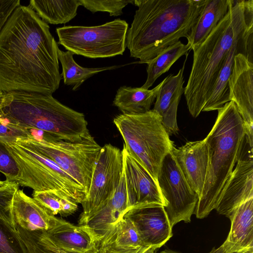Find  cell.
<instances>
[{
	"label": "cell",
	"instance_id": "cell-27",
	"mask_svg": "<svg viewBox=\"0 0 253 253\" xmlns=\"http://www.w3.org/2000/svg\"><path fill=\"white\" fill-rule=\"evenodd\" d=\"M58 60L61 63L62 72L61 74L64 83L72 85L75 90L87 79L100 72L113 70L118 66L86 68L78 65L74 60L73 54L69 51L58 50Z\"/></svg>",
	"mask_w": 253,
	"mask_h": 253
},
{
	"label": "cell",
	"instance_id": "cell-14",
	"mask_svg": "<svg viewBox=\"0 0 253 253\" xmlns=\"http://www.w3.org/2000/svg\"><path fill=\"white\" fill-rule=\"evenodd\" d=\"M123 217L133 222L145 246L157 249L172 236V227L162 205H136L129 208Z\"/></svg>",
	"mask_w": 253,
	"mask_h": 253
},
{
	"label": "cell",
	"instance_id": "cell-2",
	"mask_svg": "<svg viewBox=\"0 0 253 253\" xmlns=\"http://www.w3.org/2000/svg\"><path fill=\"white\" fill-rule=\"evenodd\" d=\"M206 0H135L126 36L130 57L147 63L168 46L187 38Z\"/></svg>",
	"mask_w": 253,
	"mask_h": 253
},
{
	"label": "cell",
	"instance_id": "cell-21",
	"mask_svg": "<svg viewBox=\"0 0 253 253\" xmlns=\"http://www.w3.org/2000/svg\"><path fill=\"white\" fill-rule=\"evenodd\" d=\"M130 208L123 174L120 184L114 194L88 218L85 225L92 231L97 241L112 229Z\"/></svg>",
	"mask_w": 253,
	"mask_h": 253
},
{
	"label": "cell",
	"instance_id": "cell-15",
	"mask_svg": "<svg viewBox=\"0 0 253 253\" xmlns=\"http://www.w3.org/2000/svg\"><path fill=\"white\" fill-rule=\"evenodd\" d=\"M123 175L131 207L138 204L155 203L165 206L157 182L123 147Z\"/></svg>",
	"mask_w": 253,
	"mask_h": 253
},
{
	"label": "cell",
	"instance_id": "cell-5",
	"mask_svg": "<svg viewBox=\"0 0 253 253\" xmlns=\"http://www.w3.org/2000/svg\"><path fill=\"white\" fill-rule=\"evenodd\" d=\"M0 117L28 130L69 141L81 140L89 130L84 114L63 105L51 94L25 91L3 94Z\"/></svg>",
	"mask_w": 253,
	"mask_h": 253
},
{
	"label": "cell",
	"instance_id": "cell-28",
	"mask_svg": "<svg viewBox=\"0 0 253 253\" xmlns=\"http://www.w3.org/2000/svg\"><path fill=\"white\" fill-rule=\"evenodd\" d=\"M33 198L52 215L67 217L78 210V203L66 194L57 190L33 191Z\"/></svg>",
	"mask_w": 253,
	"mask_h": 253
},
{
	"label": "cell",
	"instance_id": "cell-10",
	"mask_svg": "<svg viewBox=\"0 0 253 253\" xmlns=\"http://www.w3.org/2000/svg\"><path fill=\"white\" fill-rule=\"evenodd\" d=\"M123 174L122 151L111 144H105L102 147L86 198L81 204L83 211L78 220L79 225H85L88 218L112 196Z\"/></svg>",
	"mask_w": 253,
	"mask_h": 253
},
{
	"label": "cell",
	"instance_id": "cell-34",
	"mask_svg": "<svg viewBox=\"0 0 253 253\" xmlns=\"http://www.w3.org/2000/svg\"><path fill=\"white\" fill-rule=\"evenodd\" d=\"M34 137L32 130L26 129L0 117V140L4 143L15 142L19 139Z\"/></svg>",
	"mask_w": 253,
	"mask_h": 253
},
{
	"label": "cell",
	"instance_id": "cell-22",
	"mask_svg": "<svg viewBox=\"0 0 253 253\" xmlns=\"http://www.w3.org/2000/svg\"><path fill=\"white\" fill-rule=\"evenodd\" d=\"M44 232L57 247L72 252L84 253L96 242L92 231L87 226L75 225L62 219Z\"/></svg>",
	"mask_w": 253,
	"mask_h": 253
},
{
	"label": "cell",
	"instance_id": "cell-3",
	"mask_svg": "<svg viewBox=\"0 0 253 253\" xmlns=\"http://www.w3.org/2000/svg\"><path fill=\"white\" fill-rule=\"evenodd\" d=\"M252 25L253 0H230L226 15L202 43L192 48L193 63L184 94L194 118L202 112L235 40Z\"/></svg>",
	"mask_w": 253,
	"mask_h": 253
},
{
	"label": "cell",
	"instance_id": "cell-13",
	"mask_svg": "<svg viewBox=\"0 0 253 253\" xmlns=\"http://www.w3.org/2000/svg\"><path fill=\"white\" fill-rule=\"evenodd\" d=\"M253 57L242 53L234 57L228 81L229 97L243 120L246 137L253 146Z\"/></svg>",
	"mask_w": 253,
	"mask_h": 253
},
{
	"label": "cell",
	"instance_id": "cell-33",
	"mask_svg": "<svg viewBox=\"0 0 253 253\" xmlns=\"http://www.w3.org/2000/svg\"><path fill=\"white\" fill-rule=\"evenodd\" d=\"M81 5L92 13L107 12L110 16H117L123 14V9L133 0H79Z\"/></svg>",
	"mask_w": 253,
	"mask_h": 253
},
{
	"label": "cell",
	"instance_id": "cell-26",
	"mask_svg": "<svg viewBox=\"0 0 253 253\" xmlns=\"http://www.w3.org/2000/svg\"><path fill=\"white\" fill-rule=\"evenodd\" d=\"M190 50V46L188 44H184L180 40L165 48L147 63V77L141 87L148 89L156 80L167 72L180 57L184 55H188Z\"/></svg>",
	"mask_w": 253,
	"mask_h": 253
},
{
	"label": "cell",
	"instance_id": "cell-17",
	"mask_svg": "<svg viewBox=\"0 0 253 253\" xmlns=\"http://www.w3.org/2000/svg\"><path fill=\"white\" fill-rule=\"evenodd\" d=\"M175 160L190 188L201 196L205 184L208 165V149L205 138L188 141L171 150Z\"/></svg>",
	"mask_w": 253,
	"mask_h": 253
},
{
	"label": "cell",
	"instance_id": "cell-31",
	"mask_svg": "<svg viewBox=\"0 0 253 253\" xmlns=\"http://www.w3.org/2000/svg\"><path fill=\"white\" fill-rule=\"evenodd\" d=\"M0 253H29L17 230L0 218Z\"/></svg>",
	"mask_w": 253,
	"mask_h": 253
},
{
	"label": "cell",
	"instance_id": "cell-6",
	"mask_svg": "<svg viewBox=\"0 0 253 253\" xmlns=\"http://www.w3.org/2000/svg\"><path fill=\"white\" fill-rule=\"evenodd\" d=\"M162 121L152 109L141 114L122 113L113 120L126 149L157 182L161 163L174 146Z\"/></svg>",
	"mask_w": 253,
	"mask_h": 253
},
{
	"label": "cell",
	"instance_id": "cell-24",
	"mask_svg": "<svg viewBox=\"0 0 253 253\" xmlns=\"http://www.w3.org/2000/svg\"><path fill=\"white\" fill-rule=\"evenodd\" d=\"M163 80L152 89L140 87L121 86L113 101L123 114H141L150 110L158 91L164 83Z\"/></svg>",
	"mask_w": 253,
	"mask_h": 253
},
{
	"label": "cell",
	"instance_id": "cell-23",
	"mask_svg": "<svg viewBox=\"0 0 253 253\" xmlns=\"http://www.w3.org/2000/svg\"><path fill=\"white\" fill-rule=\"evenodd\" d=\"M230 0H206L199 18L186 38L192 48L202 43L227 14Z\"/></svg>",
	"mask_w": 253,
	"mask_h": 253
},
{
	"label": "cell",
	"instance_id": "cell-20",
	"mask_svg": "<svg viewBox=\"0 0 253 253\" xmlns=\"http://www.w3.org/2000/svg\"><path fill=\"white\" fill-rule=\"evenodd\" d=\"M12 210L15 224L28 231L48 230L60 219L49 214L33 198L18 189L14 196Z\"/></svg>",
	"mask_w": 253,
	"mask_h": 253
},
{
	"label": "cell",
	"instance_id": "cell-30",
	"mask_svg": "<svg viewBox=\"0 0 253 253\" xmlns=\"http://www.w3.org/2000/svg\"><path fill=\"white\" fill-rule=\"evenodd\" d=\"M23 241L29 253H80L72 252L57 247L45 235L43 230L28 231ZM84 253H96V243Z\"/></svg>",
	"mask_w": 253,
	"mask_h": 253
},
{
	"label": "cell",
	"instance_id": "cell-7",
	"mask_svg": "<svg viewBox=\"0 0 253 253\" xmlns=\"http://www.w3.org/2000/svg\"><path fill=\"white\" fill-rule=\"evenodd\" d=\"M18 169L14 181L34 191L57 190L82 204L87 194L84 187L55 162L35 149L18 143H4Z\"/></svg>",
	"mask_w": 253,
	"mask_h": 253
},
{
	"label": "cell",
	"instance_id": "cell-4",
	"mask_svg": "<svg viewBox=\"0 0 253 253\" xmlns=\"http://www.w3.org/2000/svg\"><path fill=\"white\" fill-rule=\"evenodd\" d=\"M246 139V129L235 103L230 101L218 110L211 131L205 138L208 165L205 184L194 213L207 217L215 209L221 191L240 157Z\"/></svg>",
	"mask_w": 253,
	"mask_h": 253
},
{
	"label": "cell",
	"instance_id": "cell-29",
	"mask_svg": "<svg viewBox=\"0 0 253 253\" xmlns=\"http://www.w3.org/2000/svg\"><path fill=\"white\" fill-rule=\"evenodd\" d=\"M102 238H110L116 246L122 248L145 246L133 222L125 217L121 218L114 228L101 239Z\"/></svg>",
	"mask_w": 253,
	"mask_h": 253
},
{
	"label": "cell",
	"instance_id": "cell-35",
	"mask_svg": "<svg viewBox=\"0 0 253 253\" xmlns=\"http://www.w3.org/2000/svg\"><path fill=\"white\" fill-rule=\"evenodd\" d=\"M0 172L4 175L6 180L14 181L18 173L16 163L9 153L5 144L0 140Z\"/></svg>",
	"mask_w": 253,
	"mask_h": 253
},
{
	"label": "cell",
	"instance_id": "cell-32",
	"mask_svg": "<svg viewBox=\"0 0 253 253\" xmlns=\"http://www.w3.org/2000/svg\"><path fill=\"white\" fill-rule=\"evenodd\" d=\"M18 186L15 181H13L0 188V218L9 223L14 229L16 228L12 204L15 193L18 189Z\"/></svg>",
	"mask_w": 253,
	"mask_h": 253
},
{
	"label": "cell",
	"instance_id": "cell-25",
	"mask_svg": "<svg viewBox=\"0 0 253 253\" xmlns=\"http://www.w3.org/2000/svg\"><path fill=\"white\" fill-rule=\"evenodd\" d=\"M80 5L79 0H31L28 5L44 22L55 25L71 21L77 15Z\"/></svg>",
	"mask_w": 253,
	"mask_h": 253
},
{
	"label": "cell",
	"instance_id": "cell-38",
	"mask_svg": "<svg viewBox=\"0 0 253 253\" xmlns=\"http://www.w3.org/2000/svg\"><path fill=\"white\" fill-rule=\"evenodd\" d=\"M209 253H227L222 245L217 248H213L211 251Z\"/></svg>",
	"mask_w": 253,
	"mask_h": 253
},
{
	"label": "cell",
	"instance_id": "cell-42",
	"mask_svg": "<svg viewBox=\"0 0 253 253\" xmlns=\"http://www.w3.org/2000/svg\"><path fill=\"white\" fill-rule=\"evenodd\" d=\"M2 93L1 92H0V98L1 97L2 95Z\"/></svg>",
	"mask_w": 253,
	"mask_h": 253
},
{
	"label": "cell",
	"instance_id": "cell-36",
	"mask_svg": "<svg viewBox=\"0 0 253 253\" xmlns=\"http://www.w3.org/2000/svg\"><path fill=\"white\" fill-rule=\"evenodd\" d=\"M96 253H144L150 247L141 246L126 249L116 246L110 238H102L96 242Z\"/></svg>",
	"mask_w": 253,
	"mask_h": 253
},
{
	"label": "cell",
	"instance_id": "cell-40",
	"mask_svg": "<svg viewBox=\"0 0 253 253\" xmlns=\"http://www.w3.org/2000/svg\"><path fill=\"white\" fill-rule=\"evenodd\" d=\"M156 249L155 248L150 247L144 252V253H156Z\"/></svg>",
	"mask_w": 253,
	"mask_h": 253
},
{
	"label": "cell",
	"instance_id": "cell-16",
	"mask_svg": "<svg viewBox=\"0 0 253 253\" xmlns=\"http://www.w3.org/2000/svg\"><path fill=\"white\" fill-rule=\"evenodd\" d=\"M242 53L253 57V25L249 26L235 40L228 50L213 89L202 111L218 110L230 101L228 81L235 56Z\"/></svg>",
	"mask_w": 253,
	"mask_h": 253
},
{
	"label": "cell",
	"instance_id": "cell-9",
	"mask_svg": "<svg viewBox=\"0 0 253 253\" xmlns=\"http://www.w3.org/2000/svg\"><path fill=\"white\" fill-rule=\"evenodd\" d=\"M128 29L127 22L120 19L95 26H63L56 30L57 44L88 58L114 57L124 52Z\"/></svg>",
	"mask_w": 253,
	"mask_h": 253
},
{
	"label": "cell",
	"instance_id": "cell-18",
	"mask_svg": "<svg viewBox=\"0 0 253 253\" xmlns=\"http://www.w3.org/2000/svg\"><path fill=\"white\" fill-rule=\"evenodd\" d=\"M186 59L176 75L169 74L164 79L152 109L161 117L162 125L169 136L177 133L179 130L177 111L184 92L183 72Z\"/></svg>",
	"mask_w": 253,
	"mask_h": 253
},
{
	"label": "cell",
	"instance_id": "cell-12",
	"mask_svg": "<svg viewBox=\"0 0 253 253\" xmlns=\"http://www.w3.org/2000/svg\"><path fill=\"white\" fill-rule=\"evenodd\" d=\"M253 147L246 138L239 159L215 208L218 213L228 218L235 209L253 198Z\"/></svg>",
	"mask_w": 253,
	"mask_h": 253
},
{
	"label": "cell",
	"instance_id": "cell-1",
	"mask_svg": "<svg viewBox=\"0 0 253 253\" xmlns=\"http://www.w3.org/2000/svg\"><path fill=\"white\" fill-rule=\"evenodd\" d=\"M58 49L48 25L19 5L0 33V92L52 95L62 79Z\"/></svg>",
	"mask_w": 253,
	"mask_h": 253
},
{
	"label": "cell",
	"instance_id": "cell-39",
	"mask_svg": "<svg viewBox=\"0 0 253 253\" xmlns=\"http://www.w3.org/2000/svg\"><path fill=\"white\" fill-rule=\"evenodd\" d=\"M160 253H180L178 252L170 250V249H165L162 252H160Z\"/></svg>",
	"mask_w": 253,
	"mask_h": 253
},
{
	"label": "cell",
	"instance_id": "cell-41",
	"mask_svg": "<svg viewBox=\"0 0 253 253\" xmlns=\"http://www.w3.org/2000/svg\"><path fill=\"white\" fill-rule=\"evenodd\" d=\"M9 182L7 180L1 181L0 180V188L6 186Z\"/></svg>",
	"mask_w": 253,
	"mask_h": 253
},
{
	"label": "cell",
	"instance_id": "cell-8",
	"mask_svg": "<svg viewBox=\"0 0 253 253\" xmlns=\"http://www.w3.org/2000/svg\"><path fill=\"white\" fill-rule=\"evenodd\" d=\"M15 142L28 146L53 161L82 185L87 194L102 149L89 130L77 141L32 137Z\"/></svg>",
	"mask_w": 253,
	"mask_h": 253
},
{
	"label": "cell",
	"instance_id": "cell-37",
	"mask_svg": "<svg viewBox=\"0 0 253 253\" xmlns=\"http://www.w3.org/2000/svg\"><path fill=\"white\" fill-rule=\"evenodd\" d=\"M20 5V0H0V33L13 11Z\"/></svg>",
	"mask_w": 253,
	"mask_h": 253
},
{
	"label": "cell",
	"instance_id": "cell-11",
	"mask_svg": "<svg viewBox=\"0 0 253 253\" xmlns=\"http://www.w3.org/2000/svg\"><path fill=\"white\" fill-rule=\"evenodd\" d=\"M157 182L171 227L182 221L190 222L198 196L186 181L171 151L161 163Z\"/></svg>",
	"mask_w": 253,
	"mask_h": 253
},
{
	"label": "cell",
	"instance_id": "cell-19",
	"mask_svg": "<svg viewBox=\"0 0 253 253\" xmlns=\"http://www.w3.org/2000/svg\"><path fill=\"white\" fill-rule=\"evenodd\" d=\"M231 227L222 246L227 253H253V198L240 205L228 217Z\"/></svg>",
	"mask_w": 253,
	"mask_h": 253
}]
</instances>
